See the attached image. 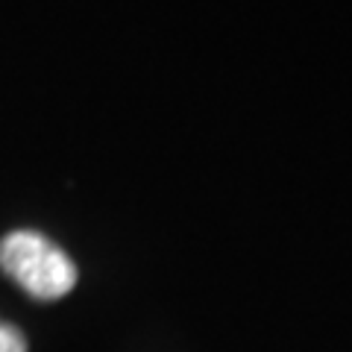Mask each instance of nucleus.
<instances>
[{
	"instance_id": "f257e3e1",
	"label": "nucleus",
	"mask_w": 352,
	"mask_h": 352,
	"mask_svg": "<svg viewBox=\"0 0 352 352\" xmlns=\"http://www.w3.org/2000/svg\"><path fill=\"white\" fill-rule=\"evenodd\" d=\"M0 270L36 300H59L76 285L68 252L32 229H15L0 241Z\"/></svg>"
},
{
	"instance_id": "f03ea898",
	"label": "nucleus",
	"mask_w": 352,
	"mask_h": 352,
	"mask_svg": "<svg viewBox=\"0 0 352 352\" xmlns=\"http://www.w3.org/2000/svg\"><path fill=\"white\" fill-rule=\"evenodd\" d=\"M0 352H27V338L6 320H0Z\"/></svg>"
}]
</instances>
